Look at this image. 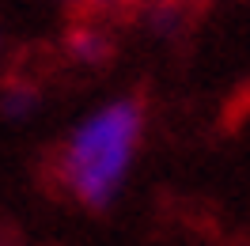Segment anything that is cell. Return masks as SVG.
Listing matches in <instances>:
<instances>
[{
  "label": "cell",
  "instance_id": "cell-1",
  "mask_svg": "<svg viewBox=\"0 0 250 246\" xmlns=\"http://www.w3.org/2000/svg\"><path fill=\"white\" fill-rule=\"evenodd\" d=\"M144 133V114L133 99L103 102L68 133L61 148V182L64 189L87 205L106 208L122 193L125 178L133 170L137 148Z\"/></svg>",
  "mask_w": 250,
  "mask_h": 246
},
{
  "label": "cell",
  "instance_id": "cell-2",
  "mask_svg": "<svg viewBox=\"0 0 250 246\" xmlns=\"http://www.w3.org/2000/svg\"><path fill=\"white\" fill-rule=\"evenodd\" d=\"M72 49H76L83 61H95L99 53H103V46H99V38H95V31H80L76 42H72Z\"/></svg>",
  "mask_w": 250,
  "mask_h": 246
},
{
  "label": "cell",
  "instance_id": "cell-3",
  "mask_svg": "<svg viewBox=\"0 0 250 246\" xmlns=\"http://www.w3.org/2000/svg\"><path fill=\"white\" fill-rule=\"evenodd\" d=\"M61 4H99V0H61Z\"/></svg>",
  "mask_w": 250,
  "mask_h": 246
}]
</instances>
